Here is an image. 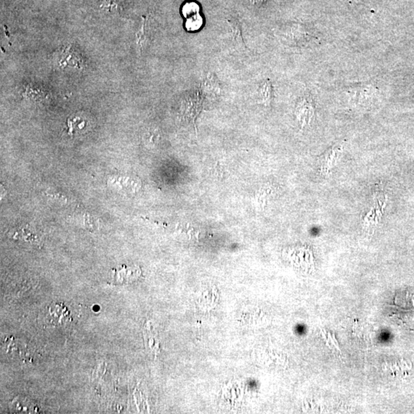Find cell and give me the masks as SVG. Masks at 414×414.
Returning a JSON list of instances; mask_svg holds the SVG:
<instances>
[{"label": "cell", "mask_w": 414, "mask_h": 414, "mask_svg": "<svg viewBox=\"0 0 414 414\" xmlns=\"http://www.w3.org/2000/svg\"><path fill=\"white\" fill-rule=\"evenodd\" d=\"M199 13H200V7L198 4L193 2L186 3L182 9V13L185 18Z\"/></svg>", "instance_id": "9c48e42d"}, {"label": "cell", "mask_w": 414, "mask_h": 414, "mask_svg": "<svg viewBox=\"0 0 414 414\" xmlns=\"http://www.w3.org/2000/svg\"><path fill=\"white\" fill-rule=\"evenodd\" d=\"M201 97L200 94H190L185 102V113L189 118L195 119L201 108Z\"/></svg>", "instance_id": "5b68a950"}, {"label": "cell", "mask_w": 414, "mask_h": 414, "mask_svg": "<svg viewBox=\"0 0 414 414\" xmlns=\"http://www.w3.org/2000/svg\"><path fill=\"white\" fill-rule=\"evenodd\" d=\"M346 97L351 105L368 107L379 97L377 88L371 85H363L348 88Z\"/></svg>", "instance_id": "3957f363"}, {"label": "cell", "mask_w": 414, "mask_h": 414, "mask_svg": "<svg viewBox=\"0 0 414 414\" xmlns=\"http://www.w3.org/2000/svg\"><path fill=\"white\" fill-rule=\"evenodd\" d=\"M348 1H351V2H352V1L353 2H358L360 0H348Z\"/></svg>", "instance_id": "7c38bea8"}, {"label": "cell", "mask_w": 414, "mask_h": 414, "mask_svg": "<svg viewBox=\"0 0 414 414\" xmlns=\"http://www.w3.org/2000/svg\"><path fill=\"white\" fill-rule=\"evenodd\" d=\"M50 313L52 318L55 319L53 320L57 321L59 323H60L61 321H63L64 319H66V316L68 314L66 308L64 306L59 307V305H56L53 308L50 307Z\"/></svg>", "instance_id": "ba28073f"}, {"label": "cell", "mask_w": 414, "mask_h": 414, "mask_svg": "<svg viewBox=\"0 0 414 414\" xmlns=\"http://www.w3.org/2000/svg\"><path fill=\"white\" fill-rule=\"evenodd\" d=\"M388 206V195L380 185L373 189L371 197L366 203L361 216L360 227L370 233L380 227Z\"/></svg>", "instance_id": "6da1fadb"}, {"label": "cell", "mask_w": 414, "mask_h": 414, "mask_svg": "<svg viewBox=\"0 0 414 414\" xmlns=\"http://www.w3.org/2000/svg\"><path fill=\"white\" fill-rule=\"evenodd\" d=\"M345 152V144L336 143L328 148L318 160L317 169L319 175L328 178L334 172L343 158Z\"/></svg>", "instance_id": "7a4b0ae2"}, {"label": "cell", "mask_w": 414, "mask_h": 414, "mask_svg": "<svg viewBox=\"0 0 414 414\" xmlns=\"http://www.w3.org/2000/svg\"><path fill=\"white\" fill-rule=\"evenodd\" d=\"M229 25L231 28L232 33H233V41L236 42V45H239L241 48H246L245 43L242 39V32H241L240 26L238 21L228 20Z\"/></svg>", "instance_id": "8992f818"}, {"label": "cell", "mask_w": 414, "mask_h": 414, "mask_svg": "<svg viewBox=\"0 0 414 414\" xmlns=\"http://www.w3.org/2000/svg\"><path fill=\"white\" fill-rule=\"evenodd\" d=\"M203 19L200 13L186 17V28L188 31H197L201 29Z\"/></svg>", "instance_id": "52a82bcc"}, {"label": "cell", "mask_w": 414, "mask_h": 414, "mask_svg": "<svg viewBox=\"0 0 414 414\" xmlns=\"http://www.w3.org/2000/svg\"><path fill=\"white\" fill-rule=\"evenodd\" d=\"M261 91H262V99H263V101H265V102L267 103H270L271 102L272 97H273V90H272V86L271 84H270V82H265V83L262 85V88H261Z\"/></svg>", "instance_id": "30bf717a"}, {"label": "cell", "mask_w": 414, "mask_h": 414, "mask_svg": "<svg viewBox=\"0 0 414 414\" xmlns=\"http://www.w3.org/2000/svg\"><path fill=\"white\" fill-rule=\"evenodd\" d=\"M296 119L302 128H309L315 120V106L310 97H303L296 106Z\"/></svg>", "instance_id": "277c9868"}, {"label": "cell", "mask_w": 414, "mask_h": 414, "mask_svg": "<svg viewBox=\"0 0 414 414\" xmlns=\"http://www.w3.org/2000/svg\"><path fill=\"white\" fill-rule=\"evenodd\" d=\"M253 2L256 4H261L262 3L265 2L266 0H253Z\"/></svg>", "instance_id": "8fae6325"}]
</instances>
